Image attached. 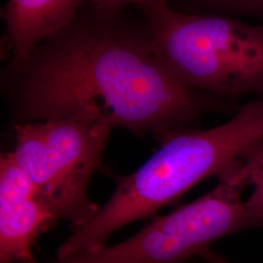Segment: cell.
<instances>
[{"instance_id": "obj_5", "label": "cell", "mask_w": 263, "mask_h": 263, "mask_svg": "<svg viewBox=\"0 0 263 263\" xmlns=\"http://www.w3.org/2000/svg\"><path fill=\"white\" fill-rule=\"evenodd\" d=\"M217 179L204 196L154 217L123 242L47 263H187L221 238L262 227L243 200L247 186L233 169Z\"/></svg>"}, {"instance_id": "obj_12", "label": "cell", "mask_w": 263, "mask_h": 263, "mask_svg": "<svg viewBox=\"0 0 263 263\" xmlns=\"http://www.w3.org/2000/svg\"><path fill=\"white\" fill-rule=\"evenodd\" d=\"M187 263H208L203 257H201V256H196V257H194L193 259H191L189 262Z\"/></svg>"}, {"instance_id": "obj_11", "label": "cell", "mask_w": 263, "mask_h": 263, "mask_svg": "<svg viewBox=\"0 0 263 263\" xmlns=\"http://www.w3.org/2000/svg\"><path fill=\"white\" fill-rule=\"evenodd\" d=\"M198 256L203 257L208 263H234L228 260L222 254H218L215 251H213L212 248L206 249Z\"/></svg>"}, {"instance_id": "obj_10", "label": "cell", "mask_w": 263, "mask_h": 263, "mask_svg": "<svg viewBox=\"0 0 263 263\" xmlns=\"http://www.w3.org/2000/svg\"><path fill=\"white\" fill-rule=\"evenodd\" d=\"M158 2H169V0H89V3L95 9L106 15L121 13L132 5L141 7Z\"/></svg>"}, {"instance_id": "obj_2", "label": "cell", "mask_w": 263, "mask_h": 263, "mask_svg": "<svg viewBox=\"0 0 263 263\" xmlns=\"http://www.w3.org/2000/svg\"><path fill=\"white\" fill-rule=\"evenodd\" d=\"M262 138L263 98L239 107L219 126L185 128L156 137L159 149L134 173L114 177L111 197L90 219L71 228L56 258L101 250L120 228L153 216L204 179L220 176Z\"/></svg>"}, {"instance_id": "obj_8", "label": "cell", "mask_w": 263, "mask_h": 263, "mask_svg": "<svg viewBox=\"0 0 263 263\" xmlns=\"http://www.w3.org/2000/svg\"><path fill=\"white\" fill-rule=\"evenodd\" d=\"M235 172L247 187L252 188L246 202L263 222V138L242 153L235 163Z\"/></svg>"}, {"instance_id": "obj_1", "label": "cell", "mask_w": 263, "mask_h": 263, "mask_svg": "<svg viewBox=\"0 0 263 263\" xmlns=\"http://www.w3.org/2000/svg\"><path fill=\"white\" fill-rule=\"evenodd\" d=\"M1 78L13 127L99 107L114 128L143 138L191 128L235 104L181 84L163 65L143 20L106 15L88 3Z\"/></svg>"}, {"instance_id": "obj_9", "label": "cell", "mask_w": 263, "mask_h": 263, "mask_svg": "<svg viewBox=\"0 0 263 263\" xmlns=\"http://www.w3.org/2000/svg\"><path fill=\"white\" fill-rule=\"evenodd\" d=\"M202 9L228 16H249L263 21V0H197Z\"/></svg>"}, {"instance_id": "obj_6", "label": "cell", "mask_w": 263, "mask_h": 263, "mask_svg": "<svg viewBox=\"0 0 263 263\" xmlns=\"http://www.w3.org/2000/svg\"><path fill=\"white\" fill-rule=\"evenodd\" d=\"M55 216L39 196L12 152L0 157V263H37L38 237L56 226Z\"/></svg>"}, {"instance_id": "obj_7", "label": "cell", "mask_w": 263, "mask_h": 263, "mask_svg": "<svg viewBox=\"0 0 263 263\" xmlns=\"http://www.w3.org/2000/svg\"><path fill=\"white\" fill-rule=\"evenodd\" d=\"M89 0H8L2 10L12 52L9 64H20L38 45L74 19Z\"/></svg>"}, {"instance_id": "obj_4", "label": "cell", "mask_w": 263, "mask_h": 263, "mask_svg": "<svg viewBox=\"0 0 263 263\" xmlns=\"http://www.w3.org/2000/svg\"><path fill=\"white\" fill-rule=\"evenodd\" d=\"M11 151L57 222L71 228L90 219L100 207L89 196V185L115 129L99 107L13 127Z\"/></svg>"}, {"instance_id": "obj_3", "label": "cell", "mask_w": 263, "mask_h": 263, "mask_svg": "<svg viewBox=\"0 0 263 263\" xmlns=\"http://www.w3.org/2000/svg\"><path fill=\"white\" fill-rule=\"evenodd\" d=\"M140 9L157 57L181 84L233 104L263 98V25L180 13L169 2Z\"/></svg>"}]
</instances>
